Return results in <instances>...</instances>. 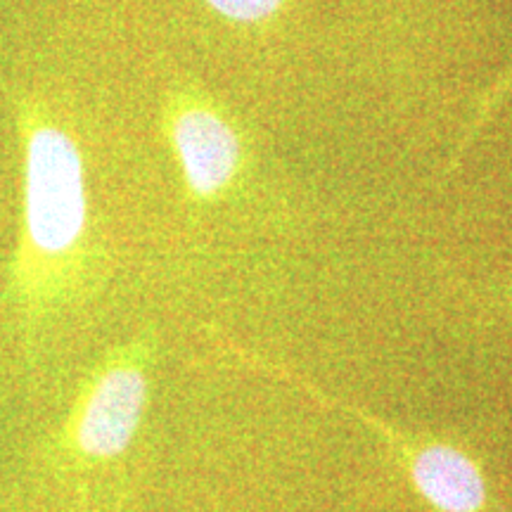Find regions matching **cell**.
<instances>
[{"mask_svg": "<svg viewBox=\"0 0 512 512\" xmlns=\"http://www.w3.org/2000/svg\"><path fill=\"white\" fill-rule=\"evenodd\" d=\"M503 304H505V309L512 313V271H510L508 280H505V287H503Z\"/></svg>", "mask_w": 512, "mask_h": 512, "instance_id": "52a82bcc", "label": "cell"}, {"mask_svg": "<svg viewBox=\"0 0 512 512\" xmlns=\"http://www.w3.org/2000/svg\"><path fill=\"white\" fill-rule=\"evenodd\" d=\"M22 140V221L5 275V304L38 332L72 306L95 273L83 150L50 102L34 91L12 93Z\"/></svg>", "mask_w": 512, "mask_h": 512, "instance_id": "6da1fadb", "label": "cell"}, {"mask_svg": "<svg viewBox=\"0 0 512 512\" xmlns=\"http://www.w3.org/2000/svg\"><path fill=\"white\" fill-rule=\"evenodd\" d=\"M226 351L238 363L249 370L283 382L318 406L342 413L358 425H363L373 437L380 441L387 456L406 475L408 484L427 508L434 512H496L489 477L482 463L465 451L463 446L451 444L444 439L420 437V434L406 432L392 425L368 408L356 406L347 399H339L332 392H325L309 377L297 370L283 366V363L266 358L256 351L242 349L238 344H228Z\"/></svg>", "mask_w": 512, "mask_h": 512, "instance_id": "7a4b0ae2", "label": "cell"}, {"mask_svg": "<svg viewBox=\"0 0 512 512\" xmlns=\"http://www.w3.org/2000/svg\"><path fill=\"white\" fill-rule=\"evenodd\" d=\"M157 339L152 332L126 339L95 363L57 434V453L76 470L119 463L136 441L150 403Z\"/></svg>", "mask_w": 512, "mask_h": 512, "instance_id": "3957f363", "label": "cell"}, {"mask_svg": "<svg viewBox=\"0 0 512 512\" xmlns=\"http://www.w3.org/2000/svg\"><path fill=\"white\" fill-rule=\"evenodd\" d=\"M223 22L235 27H268L285 10L287 0H202Z\"/></svg>", "mask_w": 512, "mask_h": 512, "instance_id": "8992f818", "label": "cell"}, {"mask_svg": "<svg viewBox=\"0 0 512 512\" xmlns=\"http://www.w3.org/2000/svg\"><path fill=\"white\" fill-rule=\"evenodd\" d=\"M512 98V62L496 76L489 86L479 93L475 105H472L470 117H467L463 131L456 147H453V162L451 166H458L465 152H470V147L477 143L479 136L484 133V128L494 121V117L501 112V107Z\"/></svg>", "mask_w": 512, "mask_h": 512, "instance_id": "5b68a950", "label": "cell"}, {"mask_svg": "<svg viewBox=\"0 0 512 512\" xmlns=\"http://www.w3.org/2000/svg\"><path fill=\"white\" fill-rule=\"evenodd\" d=\"M159 128L174 155L185 197L195 207L228 200L245 176L242 128L223 102L197 81H176L159 107Z\"/></svg>", "mask_w": 512, "mask_h": 512, "instance_id": "277c9868", "label": "cell"}]
</instances>
